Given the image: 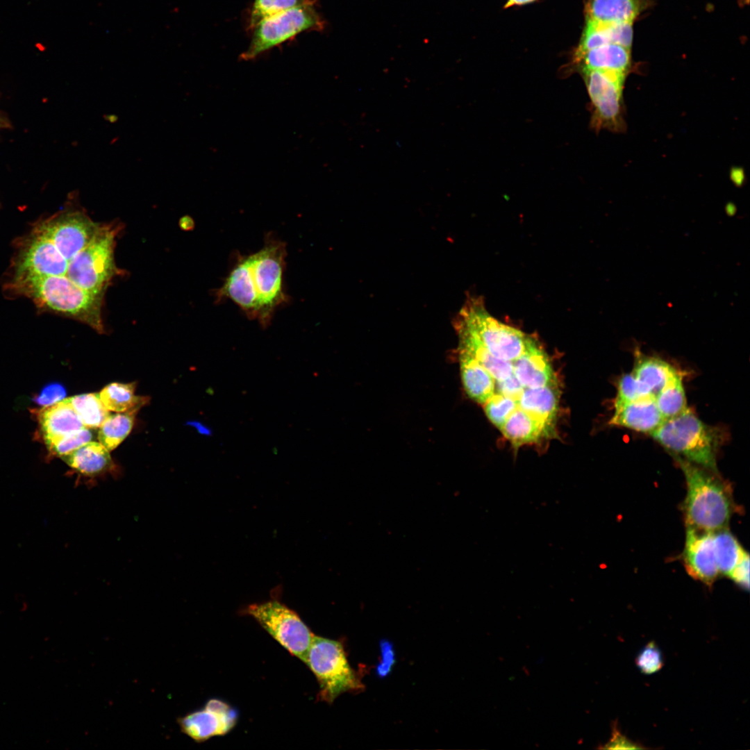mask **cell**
Here are the masks:
<instances>
[{"label": "cell", "mask_w": 750, "mask_h": 750, "mask_svg": "<svg viewBox=\"0 0 750 750\" xmlns=\"http://www.w3.org/2000/svg\"><path fill=\"white\" fill-rule=\"evenodd\" d=\"M286 255L285 243L267 236L257 252L237 256L215 300H231L246 317L267 328L276 309L288 301L283 287Z\"/></svg>", "instance_id": "obj_1"}, {"label": "cell", "mask_w": 750, "mask_h": 750, "mask_svg": "<svg viewBox=\"0 0 750 750\" xmlns=\"http://www.w3.org/2000/svg\"><path fill=\"white\" fill-rule=\"evenodd\" d=\"M6 289L26 297L40 310L49 311L86 324L103 332L102 305L104 293L88 291L66 276H40L12 274Z\"/></svg>", "instance_id": "obj_2"}, {"label": "cell", "mask_w": 750, "mask_h": 750, "mask_svg": "<svg viewBox=\"0 0 750 750\" xmlns=\"http://www.w3.org/2000/svg\"><path fill=\"white\" fill-rule=\"evenodd\" d=\"M674 456L687 486L683 505L686 527L706 532L726 528L735 510L731 489L718 474Z\"/></svg>", "instance_id": "obj_3"}, {"label": "cell", "mask_w": 750, "mask_h": 750, "mask_svg": "<svg viewBox=\"0 0 750 750\" xmlns=\"http://www.w3.org/2000/svg\"><path fill=\"white\" fill-rule=\"evenodd\" d=\"M650 435L675 455L718 474L717 452L724 433L719 428L704 424L689 408L665 420Z\"/></svg>", "instance_id": "obj_4"}, {"label": "cell", "mask_w": 750, "mask_h": 750, "mask_svg": "<svg viewBox=\"0 0 750 750\" xmlns=\"http://www.w3.org/2000/svg\"><path fill=\"white\" fill-rule=\"evenodd\" d=\"M455 324L472 334L494 357L513 362L527 349L533 338L495 319L483 301L468 298L456 317Z\"/></svg>", "instance_id": "obj_5"}, {"label": "cell", "mask_w": 750, "mask_h": 750, "mask_svg": "<svg viewBox=\"0 0 750 750\" xmlns=\"http://www.w3.org/2000/svg\"><path fill=\"white\" fill-rule=\"evenodd\" d=\"M324 20L318 12L315 0L303 3L260 20L251 30L250 43L240 59L250 61L266 51L312 31H322Z\"/></svg>", "instance_id": "obj_6"}, {"label": "cell", "mask_w": 750, "mask_h": 750, "mask_svg": "<svg viewBox=\"0 0 750 750\" xmlns=\"http://www.w3.org/2000/svg\"><path fill=\"white\" fill-rule=\"evenodd\" d=\"M305 664L318 681L321 701L332 703L344 692L362 689L342 644L338 640L314 635Z\"/></svg>", "instance_id": "obj_7"}, {"label": "cell", "mask_w": 750, "mask_h": 750, "mask_svg": "<svg viewBox=\"0 0 750 750\" xmlns=\"http://www.w3.org/2000/svg\"><path fill=\"white\" fill-rule=\"evenodd\" d=\"M117 228L101 224L90 242L68 261L65 276L79 287L104 293L118 269L114 258Z\"/></svg>", "instance_id": "obj_8"}, {"label": "cell", "mask_w": 750, "mask_h": 750, "mask_svg": "<svg viewBox=\"0 0 750 750\" xmlns=\"http://www.w3.org/2000/svg\"><path fill=\"white\" fill-rule=\"evenodd\" d=\"M244 612L305 663L314 634L295 611L278 601L271 600L251 604Z\"/></svg>", "instance_id": "obj_9"}, {"label": "cell", "mask_w": 750, "mask_h": 750, "mask_svg": "<svg viewBox=\"0 0 750 750\" xmlns=\"http://www.w3.org/2000/svg\"><path fill=\"white\" fill-rule=\"evenodd\" d=\"M582 72L594 108L593 126L598 129H622V90L626 73L609 70Z\"/></svg>", "instance_id": "obj_10"}, {"label": "cell", "mask_w": 750, "mask_h": 750, "mask_svg": "<svg viewBox=\"0 0 750 750\" xmlns=\"http://www.w3.org/2000/svg\"><path fill=\"white\" fill-rule=\"evenodd\" d=\"M33 226L49 238L69 261L90 242L101 224L94 222L83 210L66 208Z\"/></svg>", "instance_id": "obj_11"}, {"label": "cell", "mask_w": 750, "mask_h": 750, "mask_svg": "<svg viewBox=\"0 0 750 750\" xmlns=\"http://www.w3.org/2000/svg\"><path fill=\"white\" fill-rule=\"evenodd\" d=\"M238 719V712L235 708L222 700L211 699L203 708L179 717L178 724L184 734L202 742L228 733Z\"/></svg>", "instance_id": "obj_12"}, {"label": "cell", "mask_w": 750, "mask_h": 750, "mask_svg": "<svg viewBox=\"0 0 750 750\" xmlns=\"http://www.w3.org/2000/svg\"><path fill=\"white\" fill-rule=\"evenodd\" d=\"M683 560L690 576L711 587L719 574L715 556L713 532L686 527Z\"/></svg>", "instance_id": "obj_13"}, {"label": "cell", "mask_w": 750, "mask_h": 750, "mask_svg": "<svg viewBox=\"0 0 750 750\" xmlns=\"http://www.w3.org/2000/svg\"><path fill=\"white\" fill-rule=\"evenodd\" d=\"M614 408L609 421L610 425L638 432L651 434L665 421L652 397H642Z\"/></svg>", "instance_id": "obj_14"}, {"label": "cell", "mask_w": 750, "mask_h": 750, "mask_svg": "<svg viewBox=\"0 0 750 750\" xmlns=\"http://www.w3.org/2000/svg\"><path fill=\"white\" fill-rule=\"evenodd\" d=\"M513 374L524 389L555 385V377L544 351L534 340L523 354L512 362Z\"/></svg>", "instance_id": "obj_15"}, {"label": "cell", "mask_w": 750, "mask_h": 750, "mask_svg": "<svg viewBox=\"0 0 750 750\" xmlns=\"http://www.w3.org/2000/svg\"><path fill=\"white\" fill-rule=\"evenodd\" d=\"M38 417L47 447L85 427L68 399L42 409Z\"/></svg>", "instance_id": "obj_16"}, {"label": "cell", "mask_w": 750, "mask_h": 750, "mask_svg": "<svg viewBox=\"0 0 750 750\" xmlns=\"http://www.w3.org/2000/svg\"><path fill=\"white\" fill-rule=\"evenodd\" d=\"M633 35V22H601L587 19L575 57L590 49L610 44L631 49Z\"/></svg>", "instance_id": "obj_17"}, {"label": "cell", "mask_w": 750, "mask_h": 750, "mask_svg": "<svg viewBox=\"0 0 750 750\" xmlns=\"http://www.w3.org/2000/svg\"><path fill=\"white\" fill-rule=\"evenodd\" d=\"M631 372L644 397H655L667 383L678 373L669 363L656 358L637 355Z\"/></svg>", "instance_id": "obj_18"}, {"label": "cell", "mask_w": 750, "mask_h": 750, "mask_svg": "<svg viewBox=\"0 0 750 750\" xmlns=\"http://www.w3.org/2000/svg\"><path fill=\"white\" fill-rule=\"evenodd\" d=\"M631 49L610 44L590 49L575 57L582 70H609L627 73L631 66Z\"/></svg>", "instance_id": "obj_19"}, {"label": "cell", "mask_w": 750, "mask_h": 750, "mask_svg": "<svg viewBox=\"0 0 750 750\" xmlns=\"http://www.w3.org/2000/svg\"><path fill=\"white\" fill-rule=\"evenodd\" d=\"M461 378L468 396L485 404L494 394L496 384L492 375L477 360L460 351Z\"/></svg>", "instance_id": "obj_20"}, {"label": "cell", "mask_w": 750, "mask_h": 750, "mask_svg": "<svg viewBox=\"0 0 750 750\" xmlns=\"http://www.w3.org/2000/svg\"><path fill=\"white\" fill-rule=\"evenodd\" d=\"M550 429L551 426L517 408L508 417L500 431L517 448L539 440L549 434Z\"/></svg>", "instance_id": "obj_21"}, {"label": "cell", "mask_w": 750, "mask_h": 750, "mask_svg": "<svg viewBox=\"0 0 750 750\" xmlns=\"http://www.w3.org/2000/svg\"><path fill=\"white\" fill-rule=\"evenodd\" d=\"M644 6V0H589L586 6L587 19L633 22Z\"/></svg>", "instance_id": "obj_22"}, {"label": "cell", "mask_w": 750, "mask_h": 750, "mask_svg": "<svg viewBox=\"0 0 750 750\" xmlns=\"http://www.w3.org/2000/svg\"><path fill=\"white\" fill-rule=\"evenodd\" d=\"M456 328L459 336V351L477 360L495 381H504L513 374L512 362L494 357L472 334L462 327L456 326Z\"/></svg>", "instance_id": "obj_23"}, {"label": "cell", "mask_w": 750, "mask_h": 750, "mask_svg": "<svg viewBox=\"0 0 750 750\" xmlns=\"http://www.w3.org/2000/svg\"><path fill=\"white\" fill-rule=\"evenodd\" d=\"M109 451L101 443L90 441L62 459L70 467L84 475L96 476L111 466Z\"/></svg>", "instance_id": "obj_24"}, {"label": "cell", "mask_w": 750, "mask_h": 750, "mask_svg": "<svg viewBox=\"0 0 750 750\" xmlns=\"http://www.w3.org/2000/svg\"><path fill=\"white\" fill-rule=\"evenodd\" d=\"M518 408L551 426L554 419L558 397L554 385L524 389L517 400Z\"/></svg>", "instance_id": "obj_25"}, {"label": "cell", "mask_w": 750, "mask_h": 750, "mask_svg": "<svg viewBox=\"0 0 750 750\" xmlns=\"http://www.w3.org/2000/svg\"><path fill=\"white\" fill-rule=\"evenodd\" d=\"M100 399L108 411L137 412L147 399L135 394L134 383H112L99 393Z\"/></svg>", "instance_id": "obj_26"}, {"label": "cell", "mask_w": 750, "mask_h": 750, "mask_svg": "<svg viewBox=\"0 0 750 750\" xmlns=\"http://www.w3.org/2000/svg\"><path fill=\"white\" fill-rule=\"evenodd\" d=\"M713 543L719 574L728 576L746 551L727 528L713 532Z\"/></svg>", "instance_id": "obj_27"}, {"label": "cell", "mask_w": 750, "mask_h": 750, "mask_svg": "<svg viewBox=\"0 0 750 750\" xmlns=\"http://www.w3.org/2000/svg\"><path fill=\"white\" fill-rule=\"evenodd\" d=\"M655 401L665 420L676 417L688 408L680 373L667 383L655 397Z\"/></svg>", "instance_id": "obj_28"}, {"label": "cell", "mask_w": 750, "mask_h": 750, "mask_svg": "<svg viewBox=\"0 0 750 750\" xmlns=\"http://www.w3.org/2000/svg\"><path fill=\"white\" fill-rule=\"evenodd\" d=\"M136 413L134 412L110 413L99 427V442L109 451L115 449L132 430Z\"/></svg>", "instance_id": "obj_29"}, {"label": "cell", "mask_w": 750, "mask_h": 750, "mask_svg": "<svg viewBox=\"0 0 750 750\" xmlns=\"http://www.w3.org/2000/svg\"><path fill=\"white\" fill-rule=\"evenodd\" d=\"M84 426L99 428L110 415L102 403L99 393H88L68 398Z\"/></svg>", "instance_id": "obj_30"}, {"label": "cell", "mask_w": 750, "mask_h": 750, "mask_svg": "<svg viewBox=\"0 0 750 750\" xmlns=\"http://www.w3.org/2000/svg\"><path fill=\"white\" fill-rule=\"evenodd\" d=\"M306 0H253L248 16V28H252L260 20L298 6Z\"/></svg>", "instance_id": "obj_31"}, {"label": "cell", "mask_w": 750, "mask_h": 750, "mask_svg": "<svg viewBox=\"0 0 750 750\" xmlns=\"http://www.w3.org/2000/svg\"><path fill=\"white\" fill-rule=\"evenodd\" d=\"M517 408V401L497 392H494L484 404V410L488 418L499 430L508 417Z\"/></svg>", "instance_id": "obj_32"}, {"label": "cell", "mask_w": 750, "mask_h": 750, "mask_svg": "<svg viewBox=\"0 0 750 750\" xmlns=\"http://www.w3.org/2000/svg\"><path fill=\"white\" fill-rule=\"evenodd\" d=\"M92 431L84 427L58 439L47 447L52 454L62 458L92 441Z\"/></svg>", "instance_id": "obj_33"}, {"label": "cell", "mask_w": 750, "mask_h": 750, "mask_svg": "<svg viewBox=\"0 0 750 750\" xmlns=\"http://www.w3.org/2000/svg\"><path fill=\"white\" fill-rule=\"evenodd\" d=\"M635 663L642 674L650 675L656 673L664 664L662 651L654 642H649L637 655Z\"/></svg>", "instance_id": "obj_34"}, {"label": "cell", "mask_w": 750, "mask_h": 750, "mask_svg": "<svg viewBox=\"0 0 750 750\" xmlns=\"http://www.w3.org/2000/svg\"><path fill=\"white\" fill-rule=\"evenodd\" d=\"M645 397L632 373L624 374L618 381L614 407Z\"/></svg>", "instance_id": "obj_35"}, {"label": "cell", "mask_w": 750, "mask_h": 750, "mask_svg": "<svg viewBox=\"0 0 750 750\" xmlns=\"http://www.w3.org/2000/svg\"><path fill=\"white\" fill-rule=\"evenodd\" d=\"M65 396V388L60 383H53L44 386L34 401L38 405L47 407L63 400Z\"/></svg>", "instance_id": "obj_36"}, {"label": "cell", "mask_w": 750, "mask_h": 750, "mask_svg": "<svg viewBox=\"0 0 750 750\" xmlns=\"http://www.w3.org/2000/svg\"><path fill=\"white\" fill-rule=\"evenodd\" d=\"M380 647L381 660L376 667V673L383 678L391 672L395 663V654L392 644L388 640H381Z\"/></svg>", "instance_id": "obj_37"}, {"label": "cell", "mask_w": 750, "mask_h": 750, "mask_svg": "<svg viewBox=\"0 0 750 750\" xmlns=\"http://www.w3.org/2000/svg\"><path fill=\"white\" fill-rule=\"evenodd\" d=\"M741 588L748 590L749 588V556L746 551L736 566L728 576Z\"/></svg>", "instance_id": "obj_38"}, {"label": "cell", "mask_w": 750, "mask_h": 750, "mask_svg": "<svg viewBox=\"0 0 750 750\" xmlns=\"http://www.w3.org/2000/svg\"><path fill=\"white\" fill-rule=\"evenodd\" d=\"M600 749H642V747H640L638 744L633 742L626 738L617 728V725L615 723L612 726V737L610 738L608 742L603 746L599 747Z\"/></svg>", "instance_id": "obj_39"}, {"label": "cell", "mask_w": 750, "mask_h": 750, "mask_svg": "<svg viewBox=\"0 0 750 750\" xmlns=\"http://www.w3.org/2000/svg\"><path fill=\"white\" fill-rule=\"evenodd\" d=\"M497 392L506 397H510L516 401L524 390L523 387L512 374L510 377L502 381H495Z\"/></svg>", "instance_id": "obj_40"}, {"label": "cell", "mask_w": 750, "mask_h": 750, "mask_svg": "<svg viewBox=\"0 0 750 750\" xmlns=\"http://www.w3.org/2000/svg\"><path fill=\"white\" fill-rule=\"evenodd\" d=\"M192 424V425L194 426H195L197 428V430L199 431V432L200 433H202V434H204V435H210L212 434V431L210 430V428H207L206 426L202 425L201 423L194 422Z\"/></svg>", "instance_id": "obj_41"}, {"label": "cell", "mask_w": 750, "mask_h": 750, "mask_svg": "<svg viewBox=\"0 0 750 750\" xmlns=\"http://www.w3.org/2000/svg\"><path fill=\"white\" fill-rule=\"evenodd\" d=\"M535 0H508L506 7H509L515 5H522L527 3H530Z\"/></svg>", "instance_id": "obj_42"}, {"label": "cell", "mask_w": 750, "mask_h": 750, "mask_svg": "<svg viewBox=\"0 0 750 750\" xmlns=\"http://www.w3.org/2000/svg\"><path fill=\"white\" fill-rule=\"evenodd\" d=\"M726 212L730 217L733 216L736 212V208L733 204H728L726 207Z\"/></svg>", "instance_id": "obj_43"}, {"label": "cell", "mask_w": 750, "mask_h": 750, "mask_svg": "<svg viewBox=\"0 0 750 750\" xmlns=\"http://www.w3.org/2000/svg\"><path fill=\"white\" fill-rule=\"evenodd\" d=\"M104 118H105L106 120H107V121H108V122H110L111 123H114V122H117V119H118L117 116L115 115H106L104 116Z\"/></svg>", "instance_id": "obj_44"}, {"label": "cell", "mask_w": 750, "mask_h": 750, "mask_svg": "<svg viewBox=\"0 0 750 750\" xmlns=\"http://www.w3.org/2000/svg\"><path fill=\"white\" fill-rule=\"evenodd\" d=\"M6 123L7 122L5 121V119L0 117V128L5 127Z\"/></svg>", "instance_id": "obj_45"}]
</instances>
